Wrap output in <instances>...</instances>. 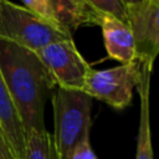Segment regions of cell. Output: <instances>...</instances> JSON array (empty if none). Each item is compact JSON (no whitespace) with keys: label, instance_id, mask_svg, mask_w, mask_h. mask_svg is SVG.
<instances>
[{"label":"cell","instance_id":"cell-1","mask_svg":"<svg viewBox=\"0 0 159 159\" xmlns=\"http://www.w3.org/2000/svg\"><path fill=\"white\" fill-rule=\"evenodd\" d=\"M0 72L19 113L25 138L31 132L46 130L45 103L56 84L37 53L0 40Z\"/></svg>","mask_w":159,"mask_h":159},{"label":"cell","instance_id":"cell-2","mask_svg":"<svg viewBox=\"0 0 159 159\" xmlns=\"http://www.w3.org/2000/svg\"><path fill=\"white\" fill-rule=\"evenodd\" d=\"M52 142L57 159H67L72 149L89 138L92 97L83 91L57 87L52 94Z\"/></svg>","mask_w":159,"mask_h":159},{"label":"cell","instance_id":"cell-3","mask_svg":"<svg viewBox=\"0 0 159 159\" xmlns=\"http://www.w3.org/2000/svg\"><path fill=\"white\" fill-rule=\"evenodd\" d=\"M68 39L72 35L61 25L10 0H0V40L36 52L52 42Z\"/></svg>","mask_w":159,"mask_h":159},{"label":"cell","instance_id":"cell-4","mask_svg":"<svg viewBox=\"0 0 159 159\" xmlns=\"http://www.w3.org/2000/svg\"><path fill=\"white\" fill-rule=\"evenodd\" d=\"M139 78L140 63L138 61L107 70L92 68L86 78L83 92L116 109H123L130 104L133 89Z\"/></svg>","mask_w":159,"mask_h":159},{"label":"cell","instance_id":"cell-5","mask_svg":"<svg viewBox=\"0 0 159 159\" xmlns=\"http://www.w3.org/2000/svg\"><path fill=\"white\" fill-rule=\"evenodd\" d=\"M36 53L57 87L83 91L92 67L77 50L72 39L52 42Z\"/></svg>","mask_w":159,"mask_h":159},{"label":"cell","instance_id":"cell-6","mask_svg":"<svg viewBox=\"0 0 159 159\" xmlns=\"http://www.w3.org/2000/svg\"><path fill=\"white\" fill-rule=\"evenodd\" d=\"M127 24L133 35L137 61L153 70L159 51V0L128 4Z\"/></svg>","mask_w":159,"mask_h":159},{"label":"cell","instance_id":"cell-7","mask_svg":"<svg viewBox=\"0 0 159 159\" xmlns=\"http://www.w3.org/2000/svg\"><path fill=\"white\" fill-rule=\"evenodd\" d=\"M99 26L102 27L107 55L111 58L118 61L120 65L137 61L134 40L128 24L113 16L104 15Z\"/></svg>","mask_w":159,"mask_h":159},{"label":"cell","instance_id":"cell-8","mask_svg":"<svg viewBox=\"0 0 159 159\" xmlns=\"http://www.w3.org/2000/svg\"><path fill=\"white\" fill-rule=\"evenodd\" d=\"M0 127L4 132L9 148L15 159H24L25 157V133L24 128L7 91L2 75L0 72Z\"/></svg>","mask_w":159,"mask_h":159},{"label":"cell","instance_id":"cell-9","mask_svg":"<svg viewBox=\"0 0 159 159\" xmlns=\"http://www.w3.org/2000/svg\"><path fill=\"white\" fill-rule=\"evenodd\" d=\"M57 22L71 35L82 26L101 25L104 15L96 11L86 0H48Z\"/></svg>","mask_w":159,"mask_h":159},{"label":"cell","instance_id":"cell-10","mask_svg":"<svg viewBox=\"0 0 159 159\" xmlns=\"http://www.w3.org/2000/svg\"><path fill=\"white\" fill-rule=\"evenodd\" d=\"M150 73L152 70L140 65V78L137 84L140 98V117L137 139L135 159H153L152 134H150V113H149V93H150Z\"/></svg>","mask_w":159,"mask_h":159},{"label":"cell","instance_id":"cell-11","mask_svg":"<svg viewBox=\"0 0 159 159\" xmlns=\"http://www.w3.org/2000/svg\"><path fill=\"white\" fill-rule=\"evenodd\" d=\"M24 159H57L50 132H31L26 137Z\"/></svg>","mask_w":159,"mask_h":159},{"label":"cell","instance_id":"cell-12","mask_svg":"<svg viewBox=\"0 0 159 159\" xmlns=\"http://www.w3.org/2000/svg\"><path fill=\"white\" fill-rule=\"evenodd\" d=\"M102 15L113 16L127 24V4L123 0H86Z\"/></svg>","mask_w":159,"mask_h":159},{"label":"cell","instance_id":"cell-13","mask_svg":"<svg viewBox=\"0 0 159 159\" xmlns=\"http://www.w3.org/2000/svg\"><path fill=\"white\" fill-rule=\"evenodd\" d=\"M22 2H24V6L26 9L35 12L36 15H39V16H41V17L51 21V22L58 24L48 0H22Z\"/></svg>","mask_w":159,"mask_h":159},{"label":"cell","instance_id":"cell-14","mask_svg":"<svg viewBox=\"0 0 159 159\" xmlns=\"http://www.w3.org/2000/svg\"><path fill=\"white\" fill-rule=\"evenodd\" d=\"M67 159H97V157L91 147L89 138H86L82 142H80L72 149V152L68 154Z\"/></svg>","mask_w":159,"mask_h":159},{"label":"cell","instance_id":"cell-15","mask_svg":"<svg viewBox=\"0 0 159 159\" xmlns=\"http://www.w3.org/2000/svg\"><path fill=\"white\" fill-rule=\"evenodd\" d=\"M0 159H15L9 148V144L6 142V138L4 135L1 127H0Z\"/></svg>","mask_w":159,"mask_h":159},{"label":"cell","instance_id":"cell-16","mask_svg":"<svg viewBox=\"0 0 159 159\" xmlns=\"http://www.w3.org/2000/svg\"><path fill=\"white\" fill-rule=\"evenodd\" d=\"M123 1H124V2H125V4L128 5V4H133V2H138V1H140V0H123Z\"/></svg>","mask_w":159,"mask_h":159}]
</instances>
